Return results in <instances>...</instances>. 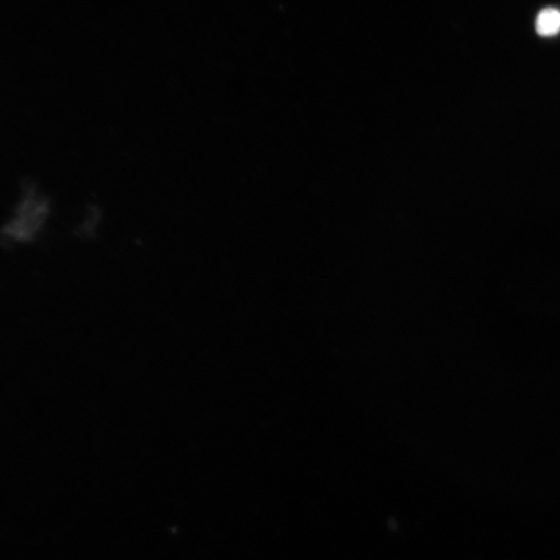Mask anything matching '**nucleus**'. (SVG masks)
Returning <instances> with one entry per match:
<instances>
[{"label": "nucleus", "mask_w": 560, "mask_h": 560, "mask_svg": "<svg viewBox=\"0 0 560 560\" xmlns=\"http://www.w3.org/2000/svg\"><path fill=\"white\" fill-rule=\"evenodd\" d=\"M536 32L541 37H555L560 32V11L557 9H546L538 13Z\"/></svg>", "instance_id": "1"}]
</instances>
